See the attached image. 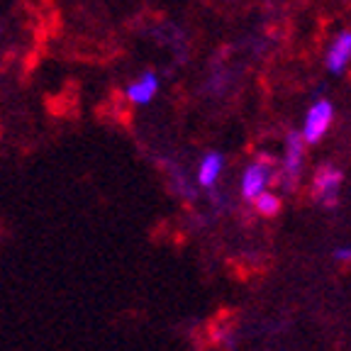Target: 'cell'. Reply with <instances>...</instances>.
<instances>
[{
    "label": "cell",
    "instance_id": "52a82bcc",
    "mask_svg": "<svg viewBox=\"0 0 351 351\" xmlns=\"http://www.w3.org/2000/svg\"><path fill=\"white\" fill-rule=\"evenodd\" d=\"M219 171H222V156L219 154H208L203 159V164H200V171H197V181H200V186L210 188L215 181H217Z\"/></svg>",
    "mask_w": 351,
    "mask_h": 351
},
{
    "label": "cell",
    "instance_id": "ba28073f",
    "mask_svg": "<svg viewBox=\"0 0 351 351\" xmlns=\"http://www.w3.org/2000/svg\"><path fill=\"white\" fill-rule=\"evenodd\" d=\"M254 203H256L258 213H263V215H276L280 208V200L276 195H271V193H261Z\"/></svg>",
    "mask_w": 351,
    "mask_h": 351
},
{
    "label": "cell",
    "instance_id": "277c9868",
    "mask_svg": "<svg viewBox=\"0 0 351 351\" xmlns=\"http://www.w3.org/2000/svg\"><path fill=\"white\" fill-rule=\"evenodd\" d=\"M349 59H351V32H341L339 37L335 39L332 49H329V54H327L329 71L339 73L341 69L349 64Z\"/></svg>",
    "mask_w": 351,
    "mask_h": 351
},
{
    "label": "cell",
    "instance_id": "6da1fadb",
    "mask_svg": "<svg viewBox=\"0 0 351 351\" xmlns=\"http://www.w3.org/2000/svg\"><path fill=\"white\" fill-rule=\"evenodd\" d=\"M339 183H341V173L332 166H322L315 176V193L322 200L327 208L337 205V195H339Z\"/></svg>",
    "mask_w": 351,
    "mask_h": 351
},
{
    "label": "cell",
    "instance_id": "9c48e42d",
    "mask_svg": "<svg viewBox=\"0 0 351 351\" xmlns=\"http://www.w3.org/2000/svg\"><path fill=\"white\" fill-rule=\"evenodd\" d=\"M337 258H341V261H349L351 258V247H341V249H337Z\"/></svg>",
    "mask_w": 351,
    "mask_h": 351
},
{
    "label": "cell",
    "instance_id": "7a4b0ae2",
    "mask_svg": "<svg viewBox=\"0 0 351 351\" xmlns=\"http://www.w3.org/2000/svg\"><path fill=\"white\" fill-rule=\"evenodd\" d=\"M329 122H332V105L329 103H317L313 105V110L307 112L305 120V139L307 142H317V139L324 137Z\"/></svg>",
    "mask_w": 351,
    "mask_h": 351
},
{
    "label": "cell",
    "instance_id": "5b68a950",
    "mask_svg": "<svg viewBox=\"0 0 351 351\" xmlns=\"http://www.w3.org/2000/svg\"><path fill=\"white\" fill-rule=\"evenodd\" d=\"M302 164V139L295 132L288 134V152H285V186H291L300 173Z\"/></svg>",
    "mask_w": 351,
    "mask_h": 351
},
{
    "label": "cell",
    "instance_id": "8992f818",
    "mask_svg": "<svg viewBox=\"0 0 351 351\" xmlns=\"http://www.w3.org/2000/svg\"><path fill=\"white\" fill-rule=\"evenodd\" d=\"M156 90H159V78L154 76V73H144L137 83H132V86L127 88V95H130V100H134V103H149V100L156 95Z\"/></svg>",
    "mask_w": 351,
    "mask_h": 351
},
{
    "label": "cell",
    "instance_id": "3957f363",
    "mask_svg": "<svg viewBox=\"0 0 351 351\" xmlns=\"http://www.w3.org/2000/svg\"><path fill=\"white\" fill-rule=\"evenodd\" d=\"M269 181V166L266 164H254L244 173V181H241V193L247 200H256L263 193V186Z\"/></svg>",
    "mask_w": 351,
    "mask_h": 351
}]
</instances>
